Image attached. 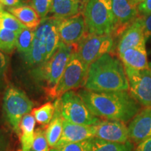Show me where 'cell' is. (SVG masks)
Listing matches in <instances>:
<instances>
[{"mask_svg": "<svg viewBox=\"0 0 151 151\" xmlns=\"http://www.w3.org/2000/svg\"><path fill=\"white\" fill-rule=\"evenodd\" d=\"M88 0H53L50 13L52 17L64 20L84 12Z\"/></svg>", "mask_w": 151, "mask_h": 151, "instance_id": "cell-16", "label": "cell"}, {"mask_svg": "<svg viewBox=\"0 0 151 151\" xmlns=\"http://www.w3.org/2000/svg\"><path fill=\"white\" fill-rule=\"evenodd\" d=\"M119 58L123 65L126 67L138 70L149 68L146 43H143L134 48L128 49L123 53L120 55Z\"/></svg>", "mask_w": 151, "mask_h": 151, "instance_id": "cell-17", "label": "cell"}, {"mask_svg": "<svg viewBox=\"0 0 151 151\" xmlns=\"http://www.w3.org/2000/svg\"><path fill=\"white\" fill-rule=\"evenodd\" d=\"M8 11L16 17L24 27L32 31H35L41 24V18L31 6L21 4L9 8Z\"/></svg>", "mask_w": 151, "mask_h": 151, "instance_id": "cell-18", "label": "cell"}, {"mask_svg": "<svg viewBox=\"0 0 151 151\" xmlns=\"http://www.w3.org/2000/svg\"><path fill=\"white\" fill-rule=\"evenodd\" d=\"M55 112L51 121L48 124L46 130V137L50 148H54L59 141L63 130L64 119L60 110V98H58L54 103Z\"/></svg>", "mask_w": 151, "mask_h": 151, "instance_id": "cell-19", "label": "cell"}, {"mask_svg": "<svg viewBox=\"0 0 151 151\" xmlns=\"http://www.w3.org/2000/svg\"><path fill=\"white\" fill-rule=\"evenodd\" d=\"M54 112V104L48 102L41 106L40 107L33 109L32 111V115L35 117L36 122L41 125L45 126L48 124L51 121Z\"/></svg>", "mask_w": 151, "mask_h": 151, "instance_id": "cell-24", "label": "cell"}, {"mask_svg": "<svg viewBox=\"0 0 151 151\" xmlns=\"http://www.w3.org/2000/svg\"><path fill=\"white\" fill-rule=\"evenodd\" d=\"M1 11H3V6L0 4V12H1Z\"/></svg>", "mask_w": 151, "mask_h": 151, "instance_id": "cell-37", "label": "cell"}, {"mask_svg": "<svg viewBox=\"0 0 151 151\" xmlns=\"http://www.w3.org/2000/svg\"><path fill=\"white\" fill-rule=\"evenodd\" d=\"M34 104L22 90L15 87L6 90L3 99V109L6 119L11 127L19 135L20 124L25 115L32 111Z\"/></svg>", "mask_w": 151, "mask_h": 151, "instance_id": "cell-5", "label": "cell"}, {"mask_svg": "<svg viewBox=\"0 0 151 151\" xmlns=\"http://www.w3.org/2000/svg\"><path fill=\"white\" fill-rule=\"evenodd\" d=\"M36 120L31 114L25 115L20 122V145L21 151H31L35 139Z\"/></svg>", "mask_w": 151, "mask_h": 151, "instance_id": "cell-20", "label": "cell"}, {"mask_svg": "<svg viewBox=\"0 0 151 151\" xmlns=\"http://www.w3.org/2000/svg\"><path fill=\"white\" fill-rule=\"evenodd\" d=\"M94 138L113 143H124L129 141L128 127L118 120H101L94 124Z\"/></svg>", "mask_w": 151, "mask_h": 151, "instance_id": "cell-12", "label": "cell"}, {"mask_svg": "<svg viewBox=\"0 0 151 151\" xmlns=\"http://www.w3.org/2000/svg\"><path fill=\"white\" fill-rule=\"evenodd\" d=\"M129 138L140 143L151 137V108H146L136 115L128 126Z\"/></svg>", "mask_w": 151, "mask_h": 151, "instance_id": "cell-14", "label": "cell"}, {"mask_svg": "<svg viewBox=\"0 0 151 151\" xmlns=\"http://www.w3.org/2000/svg\"><path fill=\"white\" fill-rule=\"evenodd\" d=\"M46 56V44L40 42L36 38H34L31 50L27 55L24 57L26 63L29 67H32L35 69L43 65L47 61Z\"/></svg>", "mask_w": 151, "mask_h": 151, "instance_id": "cell-21", "label": "cell"}, {"mask_svg": "<svg viewBox=\"0 0 151 151\" xmlns=\"http://www.w3.org/2000/svg\"><path fill=\"white\" fill-rule=\"evenodd\" d=\"M85 88L94 92L127 91L129 83L121 60L106 53L88 68Z\"/></svg>", "mask_w": 151, "mask_h": 151, "instance_id": "cell-2", "label": "cell"}, {"mask_svg": "<svg viewBox=\"0 0 151 151\" xmlns=\"http://www.w3.org/2000/svg\"><path fill=\"white\" fill-rule=\"evenodd\" d=\"M114 47L111 35L87 34L76 45L75 52L87 68L106 53H111Z\"/></svg>", "mask_w": 151, "mask_h": 151, "instance_id": "cell-7", "label": "cell"}, {"mask_svg": "<svg viewBox=\"0 0 151 151\" xmlns=\"http://www.w3.org/2000/svg\"><path fill=\"white\" fill-rule=\"evenodd\" d=\"M31 151H50L46 137V131L42 129H37L35 130V139Z\"/></svg>", "mask_w": 151, "mask_h": 151, "instance_id": "cell-29", "label": "cell"}, {"mask_svg": "<svg viewBox=\"0 0 151 151\" xmlns=\"http://www.w3.org/2000/svg\"><path fill=\"white\" fill-rule=\"evenodd\" d=\"M53 0H31V6L37 11L41 20L46 18L50 13Z\"/></svg>", "mask_w": 151, "mask_h": 151, "instance_id": "cell-30", "label": "cell"}, {"mask_svg": "<svg viewBox=\"0 0 151 151\" xmlns=\"http://www.w3.org/2000/svg\"><path fill=\"white\" fill-rule=\"evenodd\" d=\"M62 118L67 122L83 125H94L101 120L94 116L78 93L66 92L60 97Z\"/></svg>", "mask_w": 151, "mask_h": 151, "instance_id": "cell-6", "label": "cell"}, {"mask_svg": "<svg viewBox=\"0 0 151 151\" xmlns=\"http://www.w3.org/2000/svg\"><path fill=\"white\" fill-rule=\"evenodd\" d=\"M9 62L8 55L0 50V89H1L4 86Z\"/></svg>", "mask_w": 151, "mask_h": 151, "instance_id": "cell-31", "label": "cell"}, {"mask_svg": "<svg viewBox=\"0 0 151 151\" xmlns=\"http://www.w3.org/2000/svg\"><path fill=\"white\" fill-rule=\"evenodd\" d=\"M141 17H142L145 37L147 40L149 38H151V14Z\"/></svg>", "mask_w": 151, "mask_h": 151, "instance_id": "cell-33", "label": "cell"}, {"mask_svg": "<svg viewBox=\"0 0 151 151\" xmlns=\"http://www.w3.org/2000/svg\"><path fill=\"white\" fill-rule=\"evenodd\" d=\"M140 16H146L151 14V0H144L141 1L138 7Z\"/></svg>", "mask_w": 151, "mask_h": 151, "instance_id": "cell-32", "label": "cell"}, {"mask_svg": "<svg viewBox=\"0 0 151 151\" xmlns=\"http://www.w3.org/2000/svg\"><path fill=\"white\" fill-rule=\"evenodd\" d=\"M149 69H150L151 71V62H149Z\"/></svg>", "mask_w": 151, "mask_h": 151, "instance_id": "cell-38", "label": "cell"}, {"mask_svg": "<svg viewBox=\"0 0 151 151\" xmlns=\"http://www.w3.org/2000/svg\"><path fill=\"white\" fill-rule=\"evenodd\" d=\"M138 1H139V3H141V1H144V0H138Z\"/></svg>", "mask_w": 151, "mask_h": 151, "instance_id": "cell-39", "label": "cell"}, {"mask_svg": "<svg viewBox=\"0 0 151 151\" xmlns=\"http://www.w3.org/2000/svg\"><path fill=\"white\" fill-rule=\"evenodd\" d=\"M83 101L96 117L127 122L140 111L141 105L127 91L78 92Z\"/></svg>", "mask_w": 151, "mask_h": 151, "instance_id": "cell-1", "label": "cell"}, {"mask_svg": "<svg viewBox=\"0 0 151 151\" xmlns=\"http://www.w3.org/2000/svg\"><path fill=\"white\" fill-rule=\"evenodd\" d=\"M130 94L140 105L151 108V71L150 69H132L124 66Z\"/></svg>", "mask_w": 151, "mask_h": 151, "instance_id": "cell-9", "label": "cell"}, {"mask_svg": "<svg viewBox=\"0 0 151 151\" xmlns=\"http://www.w3.org/2000/svg\"><path fill=\"white\" fill-rule=\"evenodd\" d=\"M60 41L68 45H76L86 36V22L83 14L60 20L58 24Z\"/></svg>", "mask_w": 151, "mask_h": 151, "instance_id": "cell-11", "label": "cell"}, {"mask_svg": "<svg viewBox=\"0 0 151 151\" xmlns=\"http://www.w3.org/2000/svg\"><path fill=\"white\" fill-rule=\"evenodd\" d=\"M116 21L113 35H121L124 30L139 16L138 0H111Z\"/></svg>", "mask_w": 151, "mask_h": 151, "instance_id": "cell-10", "label": "cell"}, {"mask_svg": "<svg viewBox=\"0 0 151 151\" xmlns=\"http://www.w3.org/2000/svg\"><path fill=\"white\" fill-rule=\"evenodd\" d=\"M7 146V139L2 132L0 130V151H4Z\"/></svg>", "mask_w": 151, "mask_h": 151, "instance_id": "cell-36", "label": "cell"}, {"mask_svg": "<svg viewBox=\"0 0 151 151\" xmlns=\"http://www.w3.org/2000/svg\"><path fill=\"white\" fill-rule=\"evenodd\" d=\"M88 71V68L79 59L74 50L59 82L50 96L52 97L60 98L72 89L85 86Z\"/></svg>", "mask_w": 151, "mask_h": 151, "instance_id": "cell-8", "label": "cell"}, {"mask_svg": "<svg viewBox=\"0 0 151 151\" xmlns=\"http://www.w3.org/2000/svg\"><path fill=\"white\" fill-rule=\"evenodd\" d=\"M34 38V32L26 27L17 34L16 47L17 50L24 56V58L27 55L31 50Z\"/></svg>", "mask_w": 151, "mask_h": 151, "instance_id": "cell-23", "label": "cell"}, {"mask_svg": "<svg viewBox=\"0 0 151 151\" xmlns=\"http://www.w3.org/2000/svg\"><path fill=\"white\" fill-rule=\"evenodd\" d=\"M0 28L18 34L25 27L14 15L3 10L0 12Z\"/></svg>", "mask_w": 151, "mask_h": 151, "instance_id": "cell-25", "label": "cell"}, {"mask_svg": "<svg viewBox=\"0 0 151 151\" xmlns=\"http://www.w3.org/2000/svg\"><path fill=\"white\" fill-rule=\"evenodd\" d=\"M134 151H151V137L139 143Z\"/></svg>", "mask_w": 151, "mask_h": 151, "instance_id": "cell-34", "label": "cell"}, {"mask_svg": "<svg viewBox=\"0 0 151 151\" xmlns=\"http://www.w3.org/2000/svg\"><path fill=\"white\" fill-rule=\"evenodd\" d=\"M92 139L81 142L69 143L65 146L52 148L50 151H92Z\"/></svg>", "mask_w": 151, "mask_h": 151, "instance_id": "cell-28", "label": "cell"}, {"mask_svg": "<svg viewBox=\"0 0 151 151\" xmlns=\"http://www.w3.org/2000/svg\"><path fill=\"white\" fill-rule=\"evenodd\" d=\"M143 43H146V39L143 29L142 17L139 16L120 35L117 46L118 56L128 49L134 48Z\"/></svg>", "mask_w": 151, "mask_h": 151, "instance_id": "cell-13", "label": "cell"}, {"mask_svg": "<svg viewBox=\"0 0 151 151\" xmlns=\"http://www.w3.org/2000/svg\"><path fill=\"white\" fill-rule=\"evenodd\" d=\"M94 138V125H83L73 124L64 120L63 130L61 137L55 147H60Z\"/></svg>", "mask_w": 151, "mask_h": 151, "instance_id": "cell-15", "label": "cell"}, {"mask_svg": "<svg viewBox=\"0 0 151 151\" xmlns=\"http://www.w3.org/2000/svg\"><path fill=\"white\" fill-rule=\"evenodd\" d=\"M57 19V18H56ZM60 21L59 19H57L55 24L49 32L46 40V60H48L55 50L58 48L60 42L59 32H58V24Z\"/></svg>", "mask_w": 151, "mask_h": 151, "instance_id": "cell-26", "label": "cell"}, {"mask_svg": "<svg viewBox=\"0 0 151 151\" xmlns=\"http://www.w3.org/2000/svg\"><path fill=\"white\" fill-rule=\"evenodd\" d=\"M83 15L88 34L113 35L116 21L111 0H88Z\"/></svg>", "mask_w": 151, "mask_h": 151, "instance_id": "cell-4", "label": "cell"}, {"mask_svg": "<svg viewBox=\"0 0 151 151\" xmlns=\"http://www.w3.org/2000/svg\"><path fill=\"white\" fill-rule=\"evenodd\" d=\"M0 4L2 6L8 7L9 9L21 5V1L20 0H0Z\"/></svg>", "mask_w": 151, "mask_h": 151, "instance_id": "cell-35", "label": "cell"}, {"mask_svg": "<svg viewBox=\"0 0 151 151\" xmlns=\"http://www.w3.org/2000/svg\"><path fill=\"white\" fill-rule=\"evenodd\" d=\"M92 151H134V145L129 140L126 143H119L93 138Z\"/></svg>", "mask_w": 151, "mask_h": 151, "instance_id": "cell-22", "label": "cell"}, {"mask_svg": "<svg viewBox=\"0 0 151 151\" xmlns=\"http://www.w3.org/2000/svg\"><path fill=\"white\" fill-rule=\"evenodd\" d=\"M76 48V45H68L60 41L50 59L32 71V76L36 81L46 85L49 95L58 85Z\"/></svg>", "mask_w": 151, "mask_h": 151, "instance_id": "cell-3", "label": "cell"}, {"mask_svg": "<svg viewBox=\"0 0 151 151\" xmlns=\"http://www.w3.org/2000/svg\"><path fill=\"white\" fill-rule=\"evenodd\" d=\"M17 34L0 28V50L6 54L11 53L16 47Z\"/></svg>", "mask_w": 151, "mask_h": 151, "instance_id": "cell-27", "label": "cell"}]
</instances>
